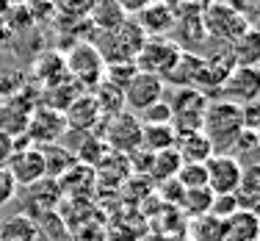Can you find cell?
I'll use <instances>...</instances> for the list:
<instances>
[{"label":"cell","instance_id":"cell-19","mask_svg":"<svg viewBox=\"0 0 260 241\" xmlns=\"http://www.w3.org/2000/svg\"><path fill=\"white\" fill-rule=\"evenodd\" d=\"M89 22L94 25L97 34H105V31H116L122 25V22L127 20V14L122 11L119 3H114V0H94L89 9Z\"/></svg>","mask_w":260,"mask_h":241},{"label":"cell","instance_id":"cell-36","mask_svg":"<svg viewBox=\"0 0 260 241\" xmlns=\"http://www.w3.org/2000/svg\"><path fill=\"white\" fill-rule=\"evenodd\" d=\"M224 6H230L233 11L244 14L249 22H255V9H257V0H221Z\"/></svg>","mask_w":260,"mask_h":241},{"label":"cell","instance_id":"cell-18","mask_svg":"<svg viewBox=\"0 0 260 241\" xmlns=\"http://www.w3.org/2000/svg\"><path fill=\"white\" fill-rule=\"evenodd\" d=\"M175 153L180 156L183 164H205V161L213 156V150H210V141L205 139V133H202V131L177 133Z\"/></svg>","mask_w":260,"mask_h":241},{"label":"cell","instance_id":"cell-38","mask_svg":"<svg viewBox=\"0 0 260 241\" xmlns=\"http://www.w3.org/2000/svg\"><path fill=\"white\" fill-rule=\"evenodd\" d=\"M150 3H155V0H122V11H125L127 17H136L141 9H147Z\"/></svg>","mask_w":260,"mask_h":241},{"label":"cell","instance_id":"cell-7","mask_svg":"<svg viewBox=\"0 0 260 241\" xmlns=\"http://www.w3.org/2000/svg\"><path fill=\"white\" fill-rule=\"evenodd\" d=\"M180 53L183 50L169 39V36H164V39H147L144 45H141L139 55H136V67H139L141 72L158 75L166 83V78H169L172 70H175Z\"/></svg>","mask_w":260,"mask_h":241},{"label":"cell","instance_id":"cell-23","mask_svg":"<svg viewBox=\"0 0 260 241\" xmlns=\"http://www.w3.org/2000/svg\"><path fill=\"white\" fill-rule=\"evenodd\" d=\"M91 97H94L97 108H100L103 119H108V116H116L125 111V92L116 89V86H111L108 80H100V83L91 89Z\"/></svg>","mask_w":260,"mask_h":241},{"label":"cell","instance_id":"cell-32","mask_svg":"<svg viewBox=\"0 0 260 241\" xmlns=\"http://www.w3.org/2000/svg\"><path fill=\"white\" fill-rule=\"evenodd\" d=\"M183 191H185V189H183L177 180H166V183H160V186H158V194H160V200H164L166 205L172 202V208H177V205H180V200H183Z\"/></svg>","mask_w":260,"mask_h":241},{"label":"cell","instance_id":"cell-20","mask_svg":"<svg viewBox=\"0 0 260 241\" xmlns=\"http://www.w3.org/2000/svg\"><path fill=\"white\" fill-rule=\"evenodd\" d=\"M235 200H238V208H244V211H257V205H260V169H257V164H244L241 183L235 189Z\"/></svg>","mask_w":260,"mask_h":241},{"label":"cell","instance_id":"cell-13","mask_svg":"<svg viewBox=\"0 0 260 241\" xmlns=\"http://www.w3.org/2000/svg\"><path fill=\"white\" fill-rule=\"evenodd\" d=\"M64 119H67V131H75V133H91L97 125H100L103 114H100V108H97L91 92L78 95L75 100L67 106Z\"/></svg>","mask_w":260,"mask_h":241},{"label":"cell","instance_id":"cell-33","mask_svg":"<svg viewBox=\"0 0 260 241\" xmlns=\"http://www.w3.org/2000/svg\"><path fill=\"white\" fill-rule=\"evenodd\" d=\"M14 194H17L14 177L9 175V169H6V166H0V208L9 205V202L14 200Z\"/></svg>","mask_w":260,"mask_h":241},{"label":"cell","instance_id":"cell-5","mask_svg":"<svg viewBox=\"0 0 260 241\" xmlns=\"http://www.w3.org/2000/svg\"><path fill=\"white\" fill-rule=\"evenodd\" d=\"M64 64H67L70 78L75 80L78 86H83V92H91L103 80L105 64H103L100 53L94 50L91 42H78V45L64 55Z\"/></svg>","mask_w":260,"mask_h":241},{"label":"cell","instance_id":"cell-8","mask_svg":"<svg viewBox=\"0 0 260 241\" xmlns=\"http://www.w3.org/2000/svg\"><path fill=\"white\" fill-rule=\"evenodd\" d=\"M67 136V119L61 111H53L47 106L34 108L25 128V139L34 147H50V144H61V139Z\"/></svg>","mask_w":260,"mask_h":241},{"label":"cell","instance_id":"cell-11","mask_svg":"<svg viewBox=\"0 0 260 241\" xmlns=\"http://www.w3.org/2000/svg\"><path fill=\"white\" fill-rule=\"evenodd\" d=\"M221 100L235 103V106H246L260 97V72L257 67H233V72L224 78L219 89Z\"/></svg>","mask_w":260,"mask_h":241},{"label":"cell","instance_id":"cell-6","mask_svg":"<svg viewBox=\"0 0 260 241\" xmlns=\"http://www.w3.org/2000/svg\"><path fill=\"white\" fill-rule=\"evenodd\" d=\"M169 39L180 47L183 53H197L205 45V25H202V9L191 3H183L175 9V25H172Z\"/></svg>","mask_w":260,"mask_h":241},{"label":"cell","instance_id":"cell-29","mask_svg":"<svg viewBox=\"0 0 260 241\" xmlns=\"http://www.w3.org/2000/svg\"><path fill=\"white\" fill-rule=\"evenodd\" d=\"M175 180L183 189H205L208 186V175H205V164H180Z\"/></svg>","mask_w":260,"mask_h":241},{"label":"cell","instance_id":"cell-15","mask_svg":"<svg viewBox=\"0 0 260 241\" xmlns=\"http://www.w3.org/2000/svg\"><path fill=\"white\" fill-rule=\"evenodd\" d=\"M172 108V119H180V116H202L208 106V95L200 92L197 86H177L175 97L166 100Z\"/></svg>","mask_w":260,"mask_h":241},{"label":"cell","instance_id":"cell-4","mask_svg":"<svg viewBox=\"0 0 260 241\" xmlns=\"http://www.w3.org/2000/svg\"><path fill=\"white\" fill-rule=\"evenodd\" d=\"M105 122V131H103V144L108 147L111 153L116 156H130L141 147V122L136 114L130 111H122L116 116H108Z\"/></svg>","mask_w":260,"mask_h":241},{"label":"cell","instance_id":"cell-14","mask_svg":"<svg viewBox=\"0 0 260 241\" xmlns=\"http://www.w3.org/2000/svg\"><path fill=\"white\" fill-rule=\"evenodd\" d=\"M133 20L147 39H164V36L172 34V25H175V9H169V6L155 0L147 9H141Z\"/></svg>","mask_w":260,"mask_h":241},{"label":"cell","instance_id":"cell-30","mask_svg":"<svg viewBox=\"0 0 260 241\" xmlns=\"http://www.w3.org/2000/svg\"><path fill=\"white\" fill-rule=\"evenodd\" d=\"M139 122L141 125H172V108H169V103H166V97L158 100L155 106H150L147 111H141Z\"/></svg>","mask_w":260,"mask_h":241},{"label":"cell","instance_id":"cell-42","mask_svg":"<svg viewBox=\"0 0 260 241\" xmlns=\"http://www.w3.org/2000/svg\"><path fill=\"white\" fill-rule=\"evenodd\" d=\"M158 3H164V6H169V9H177V6L183 3V0H158Z\"/></svg>","mask_w":260,"mask_h":241},{"label":"cell","instance_id":"cell-1","mask_svg":"<svg viewBox=\"0 0 260 241\" xmlns=\"http://www.w3.org/2000/svg\"><path fill=\"white\" fill-rule=\"evenodd\" d=\"M244 131L241 125V106L227 100H208L205 114H202V133L210 141L213 156H230L238 133Z\"/></svg>","mask_w":260,"mask_h":241},{"label":"cell","instance_id":"cell-34","mask_svg":"<svg viewBox=\"0 0 260 241\" xmlns=\"http://www.w3.org/2000/svg\"><path fill=\"white\" fill-rule=\"evenodd\" d=\"M55 3H58L61 14L83 17V14H89V9H91V3H94V0H55Z\"/></svg>","mask_w":260,"mask_h":241},{"label":"cell","instance_id":"cell-43","mask_svg":"<svg viewBox=\"0 0 260 241\" xmlns=\"http://www.w3.org/2000/svg\"><path fill=\"white\" fill-rule=\"evenodd\" d=\"M114 3H119V6H122V0H114Z\"/></svg>","mask_w":260,"mask_h":241},{"label":"cell","instance_id":"cell-40","mask_svg":"<svg viewBox=\"0 0 260 241\" xmlns=\"http://www.w3.org/2000/svg\"><path fill=\"white\" fill-rule=\"evenodd\" d=\"M11 34H14V31L6 25V20H0V45H3L6 39H11Z\"/></svg>","mask_w":260,"mask_h":241},{"label":"cell","instance_id":"cell-39","mask_svg":"<svg viewBox=\"0 0 260 241\" xmlns=\"http://www.w3.org/2000/svg\"><path fill=\"white\" fill-rule=\"evenodd\" d=\"M11 9H14V0H0V20H6L11 14Z\"/></svg>","mask_w":260,"mask_h":241},{"label":"cell","instance_id":"cell-21","mask_svg":"<svg viewBox=\"0 0 260 241\" xmlns=\"http://www.w3.org/2000/svg\"><path fill=\"white\" fill-rule=\"evenodd\" d=\"M39 150H42V158H45V177H50V180H61V177L78 164L75 156H72V150H67V147H61V144L39 147Z\"/></svg>","mask_w":260,"mask_h":241},{"label":"cell","instance_id":"cell-37","mask_svg":"<svg viewBox=\"0 0 260 241\" xmlns=\"http://www.w3.org/2000/svg\"><path fill=\"white\" fill-rule=\"evenodd\" d=\"M14 141H17V139H11L9 133L0 131V166H6V164H9V158L14 156V150H17Z\"/></svg>","mask_w":260,"mask_h":241},{"label":"cell","instance_id":"cell-17","mask_svg":"<svg viewBox=\"0 0 260 241\" xmlns=\"http://www.w3.org/2000/svg\"><path fill=\"white\" fill-rule=\"evenodd\" d=\"M34 75H36V80H39L45 89L70 80V72H67V64H64V55L55 53V50H47V53H42L39 58H36Z\"/></svg>","mask_w":260,"mask_h":241},{"label":"cell","instance_id":"cell-27","mask_svg":"<svg viewBox=\"0 0 260 241\" xmlns=\"http://www.w3.org/2000/svg\"><path fill=\"white\" fill-rule=\"evenodd\" d=\"M210 202H213V194L205 189H185L183 191V200H180V211L185 216H191V219H197V216H205L210 214Z\"/></svg>","mask_w":260,"mask_h":241},{"label":"cell","instance_id":"cell-3","mask_svg":"<svg viewBox=\"0 0 260 241\" xmlns=\"http://www.w3.org/2000/svg\"><path fill=\"white\" fill-rule=\"evenodd\" d=\"M202 25H205L208 39H216L219 45H233L249 28H255V22H249L244 14H238V11H233L221 0H216L208 9H202Z\"/></svg>","mask_w":260,"mask_h":241},{"label":"cell","instance_id":"cell-28","mask_svg":"<svg viewBox=\"0 0 260 241\" xmlns=\"http://www.w3.org/2000/svg\"><path fill=\"white\" fill-rule=\"evenodd\" d=\"M136 72H139L136 61H119V64H105V70H103V80H108L111 86H116V89L125 92V89H127V83L133 80Z\"/></svg>","mask_w":260,"mask_h":241},{"label":"cell","instance_id":"cell-9","mask_svg":"<svg viewBox=\"0 0 260 241\" xmlns=\"http://www.w3.org/2000/svg\"><path fill=\"white\" fill-rule=\"evenodd\" d=\"M166 95V83L158 75H150V72H136L133 80L125 89V111L139 116L141 111H147L150 106H155L158 100H164Z\"/></svg>","mask_w":260,"mask_h":241},{"label":"cell","instance_id":"cell-26","mask_svg":"<svg viewBox=\"0 0 260 241\" xmlns=\"http://www.w3.org/2000/svg\"><path fill=\"white\" fill-rule=\"evenodd\" d=\"M180 156H177L175 150H164V153H155L152 156V164H150V172L147 175L155 180V186H160V183L166 180H175L177 169H180Z\"/></svg>","mask_w":260,"mask_h":241},{"label":"cell","instance_id":"cell-35","mask_svg":"<svg viewBox=\"0 0 260 241\" xmlns=\"http://www.w3.org/2000/svg\"><path fill=\"white\" fill-rule=\"evenodd\" d=\"M257 119H260V106H257V100L241 106V125H244V131H255V133H257Z\"/></svg>","mask_w":260,"mask_h":241},{"label":"cell","instance_id":"cell-10","mask_svg":"<svg viewBox=\"0 0 260 241\" xmlns=\"http://www.w3.org/2000/svg\"><path fill=\"white\" fill-rule=\"evenodd\" d=\"M241 172L244 164L233 156H210L205 161V175H208V191L213 197H224L235 194L241 183Z\"/></svg>","mask_w":260,"mask_h":241},{"label":"cell","instance_id":"cell-22","mask_svg":"<svg viewBox=\"0 0 260 241\" xmlns=\"http://www.w3.org/2000/svg\"><path fill=\"white\" fill-rule=\"evenodd\" d=\"M177 133L172 125H141V150L147 153H164V150H175Z\"/></svg>","mask_w":260,"mask_h":241},{"label":"cell","instance_id":"cell-25","mask_svg":"<svg viewBox=\"0 0 260 241\" xmlns=\"http://www.w3.org/2000/svg\"><path fill=\"white\" fill-rule=\"evenodd\" d=\"M188 241H224V222L216 216H197L188 222Z\"/></svg>","mask_w":260,"mask_h":241},{"label":"cell","instance_id":"cell-31","mask_svg":"<svg viewBox=\"0 0 260 241\" xmlns=\"http://www.w3.org/2000/svg\"><path fill=\"white\" fill-rule=\"evenodd\" d=\"M238 211V200H235V194H224V197H213V202H210V216H216V219H230V216Z\"/></svg>","mask_w":260,"mask_h":241},{"label":"cell","instance_id":"cell-12","mask_svg":"<svg viewBox=\"0 0 260 241\" xmlns=\"http://www.w3.org/2000/svg\"><path fill=\"white\" fill-rule=\"evenodd\" d=\"M6 169H9V175L14 177L17 189L20 186H34V183H39L42 177H45V158H42V150L34 144L28 147H17L14 156L9 158V164H6Z\"/></svg>","mask_w":260,"mask_h":241},{"label":"cell","instance_id":"cell-41","mask_svg":"<svg viewBox=\"0 0 260 241\" xmlns=\"http://www.w3.org/2000/svg\"><path fill=\"white\" fill-rule=\"evenodd\" d=\"M185 3L197 6V9H208V6H210V3H216V0H185Z\"/></svg>","mask_w":260,"mask_h":241},{"label":"cell","instance_id":"cell-24","mask_svg":"<svg viewBox=\"0 0 260 241\" xmlns=\"http://www.w3.org/2000/svg\"><path fill=\"white\" fill-rule=\"evenodd\" d=\"M233 53L235 67H257V53H260V42H257V28H249L241 39H235L233 45H227Z\"/></svg>","mask_w":260,"mask_h":241},{"label":"cell","instance_id":"cell-16","mask_svg":"<svg viewBox=\"0 0 260 241\" xmlns=\"http://www.w3.org/2000/svg\"><path fill=\"white\" fill-rule=\"evenodd\" d=\"M260 238V216L257 211L238 208L230 219H224V241H257Z\"/></svg>","mask_w":260,"mask_h":241},{"label":"cell","instance_id":"cell-2","mask_svg":"<svg viewBox=\"0 0 260 241\" xmlns=\"http://www.w3.org/2000/svg\"><path fill=\"white\" fill-rule=\"evenodd\" d=\"M144 42H147V36L141 34V28L136 25L133 17H127L116 31L97 34L91 39V45L100 53L103 64H119V61H136V55H139Z\"/></svg>","mask_w":260,"mask_h":241},{"label":"cell","instance_id":"cell-44","mask_svg":"<svg viewBox=\"0 0 260 241\" xmlns=\"http://www.w3.org/2000/svg\"><path fill=\"white\" fill-rule=\"evenodd\" d=\"M185 241H188V238H185Z\"/></svg>","mask_w":260,"mask_h":241}]
</instances>
